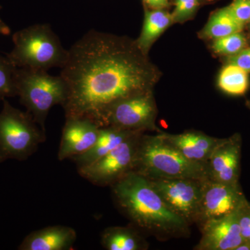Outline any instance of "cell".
<instances>
[{
  "instance_id": "16",
  "label": "cell",
  "mask_w": 250,
  "mask_h": 250,
  "mask_svg": "<svg viewBox=\"0 0 250 250\" xmlns=\"http://www.w3.org/2000/svg\"><path fill=\"white\" fill-rule=\"evenodd\" d=\"M138 133L141 131H130L112 126L100 127L98 139L93 147L83 154L74 156L70 159L75 163L77 169L89 166Z\"/></svg>"
},
{
  "instance_id": "20",
  "label": "cell",
  "mask_w": 250,
  "mask_h": 250,
  "mask_svg": "<svg viewBox=\"0 0 250 250\" xmlns=\"http://www.w3.org/2000/svg\"><path fill=\"white\" fill-rule=\"evenodd\" d=\"M218 85L220 89L229 95H243L248 89V72L236 65L229 63L219 75Z\"/></svg>"
},
{
  "instance_id": "4",
  "label": "cell",
  "mask_w": 250,
  "mask_h": 250,
  "mask_svg": "<svg viewBox=\"0 0 250 250\" xmlns=\"http://www.w3.org/2000/svg\"><path fill=\"white\" fill-rule=\"evenodd\" d=\"M14 47L6 57L17 67L47 70L63 66L68 50L48 24H36L13 35Z\"/></svg>"
},
{
  "instance_id": "10",
  "label": "cell",
  "mask_w": 250,
  "mask_h": 250,
  "mask_svg": "<svg viewBox=\"0 0 250 250\" xmlns=\"http://www.w3.org/2000/svg\"><path fill=\"white\" fill-rule=\"evenodd\" d=\"M246 200L240 184H225L205 179L197 223L202 224L210 219L231 214Z\"/></svg>"
},
{
  "instance_id": "25",
  "label": "cell",
  "mask_w": 250,
  "mask_h": 250,
  "mask_svg": "<svg viewBox=\"0 0 250 250\" xmlns=\"http://www.w3.org/2000/svg\"><path fill=\"white\" fill-rule=\"evenodd\" d=\"M229 12L238 22L244 25L250 21V0H233L227 6Z\"/></svg>"
},
{
  "instance_id": "13",
  "label": "cell",
  "mask_w": 250,
  "mask_h": 250,
  "mask_svg": "<svg viewBox=\"0 0 250 250\" xmlns=\"http://www.w3.org/2000/svg\"><path fill=\"white\" fill-rule=\"evenodd\" d=\"M241 158V137L223 139L207 163L209 178L221 183L239 184Z\"/></svg>"
},
{
  "instance_id": "26",
  "label": "cell",
  "mask_w": 250,
  "mask_h": 250,
  "mask_svg": "<svg viewBox=\"0 0 250 250\" xmlns=\"http://www.w3.org/2000/svg\"><path fill=\"white\" fill-rule=\"evenodd\" d=\"M229 63L241 67L247 72H250V48L243 49L229 59Z\"/></svg>"
},
{
  "instance_id": "11",
  "label": "cell",
  "mask_w": 250,
  "mask_h": 250,
  "mask_svg": "<svg viewBox=\"0 0 250 250\" xmlns=\"http://www.w3.org/2000/svg\"><path fill=\"white\" fill-rule=\"evenodd\" d=\"M238 210L200 224L202 238L194 250H236L244 242L238 223Z\"/></svg>"
},
{
  "instance_id": "23",
  "label": "cell",
  "mask_w": 250,
  "mask_h": 250,
  "mask_svg": "<svg viewBox=\"0 0 250 250\" xmlns=\"http://www.w3.org/2000/svg\"><path fill=\"white\" fill-rule=\"evenodd\" d=\"M238 220L244 242L236 250H250V202L248 200L238 210Z\"/></svg>"
},
{
  "instance_id": "17",
  "label": "cell",
  "mask_w": 250,
  "mask_h": 250,
  "mask_svg": "<svg viewBox=\"0 0 250 250\" xmlns=\"http://www.w3.org/2000/svg\"><path fill=\"white\" fill-rule=\"evenodd\" d=\"M101 244L107 250H144L148 245L134 226L111 227L104 230Z\"/></svg>"
},
{
  "instance_id": "27",
  "label": "cell",
  "mask_w": 250,
  "mask_h": 250,
  "mask_svg": "<svg viewBox=\"0 0 250 250\" xmlns=\"http://www.w3.org/2000/svg\"><path fill=\"white\" fill-rule=\"evenodd\" d=\"M146 3L153 8L161 9L168 5V0H144Z\"/></svg>"
},
{
  "instance_id": "5",
  "label": "cell",
  "mask_w": 250,
  "mask_h": 250,
  "mask_svg": "<svg viewBox=\"0 0 250 250\" xmlns=\"http://www.w3.org/2000/svg\"><path fill=\"white\" fill-rule=\"evenodd\" d=\"M16 93L34 121L45 131V121L51 108L65 103L67 89L62 77L47 71L18 67L15 75Z\"/></svg>"
},
{
  "instance_id": "21",
  "label": "cell",
  "mask_w": 250,
  "mask_h": 250,
  "mask_svg": "<svg viewBox=\"0 0 250 250\" xmlns=\"http://www.w3.org/2000/svg\"><path fill=\"white\" fill-rule=\"evenodd\" d=\"M17 68L7 57L0 55V101L17 96L15 83Z\"/></svg>"
},
{
  "instance_id": "2",
  "label": "cell",
  "mask_w": 250,
  "mask_h": 250,
  "mask_svg": "<svg viewBox=\"0 0 250 250\" xmlns=\"http://www.w3.org/2000/svg\"><path fill=\"white\" fill-rule=\"evenodd\" d=\"M111 188L117 205L138 229L161 238L188 233L190 225L169 208L145 176L133 171Z\"/></svg>"
},
{
  "instance_id": "18",
  "label": "cell",
  "mask_w": 250,
  "mask_h": 250,
  "mask_svg": "<svg viewBox=\"0 0 250 250\" xmlns=\"http://www.w3.org/2000/svg\"><path fill=\"white\" fill-rule=\"evenodd\" d=\"M172 21V15L163 10L146 11L141 36L136 41L140 50L144 54L152 42L170 25Z\"/></svg>"
},
{
  "instance_id": "7",
  "label": "cell",
  "mask_w": 250,
  "mask_h": 250,
  "mask_svg": "<svg viewBox=\"0 0 250 250\" xmlns=\"http://www.w3.org/2000/svg\"><path fill=\"white\" fill-rule=\"evenodd\" d=\"M142 134V132L135 134L101 159L77 169L79 174L93 185L111 187L134 171Z\"/></svg>"
},
{
  "instance_id": "6",
  "label": "cell",
  "mask_w": 250,
  "mask_h": 250,
  "mask_svg": "<svg viewBox=\"0 0 250 250\" xmlns=\"http://www.w3.org/2000/svg\"><path fill=\"white\" fill-rule=\"evenodd\" d=\"M46 141L30 113L14 107L5 99L0 113V164L8 159L27 160Z\"/></svg>"
},
{
  "instance_id": "29",
  "label": "cell",
  "mask_w": 250,
  "mask_h": 250,
  "mask_svg": "<svg viewBox=\"0 0 250 250\" xmlns=\"http://www.w3.org/2000/svg\"></svg>"
},
{
  "instance_id": "14",
  "label": "cell",
  "mask_w": 250,
  "mask_h": 250,
  "mask_svg": "<svg viewBox=\"0 0 250 250\" xmlns=\"http://www.w3.org/2000/svg\"><path fill=\"white\" fill-rule=\"evenodd\" d=\"M76 231L70 227L54 225L32 231L18 247L20 250H69L77 241Z\"/></svg>"
},
{
  "instance_id": "24",
  "label": "cell",
  "mask_w": 250,
  "mask_h": 250,
  "mask_svg": "<svg viewBox=\"0 0 250 250\" xmlns=\"http://www.w3.org/2000/svg\"><path fill=\"white\" fill-rule=\"evenodd\" d=\"M198 5V0H175V7L172 14L173 21L180 22L190 18Z\"/></svg>"
},
{
  "instance_id": "3",
  "label": "cell",
  "mask_w": 250,
  "mask_h": 250,
  "mask_svg": "<svg viewBox=\"0 0 250 250\" xmlns=\"http://www.w3.org/2000/svg\"><path fill=\"white\" fill-rule=\"evenodd\" d=\"M134 172L148 179L209 178L207 163L187 159L160 134H142Z\"/></svg>"
},
{
  "instance_id": "19",
  "label": "cell",
  "mask_w": 250,
  "mask_h": 250,
  "mask_svg": "<svg viewBox=\"0 0 250 250\" xmlns=\"http://www.w3.org/2000/svg\"><path fill=\"white\" fill-rule=\"evenodd\" d=\"M243 26L229 12L228 7H225L212 15L204 29L203 34L206 37L215 40L240 32Z\"/></svg>"
},
{
  "instance_id": "1",
  "label": "cell",
  "mask_w": 250,
  "mask_h": 250,
  "mask_svg": "<svg viewBox=\"0 0 250 250\" xmlns=\"http://www.w3.org/2000/svg\"><path fill=\"white\" fill-rule=\"evenodd\" d=\"M61 69L67 89L65 118H88L100 127L112 105L150 91L153 80L136 42L95 30L71 46Z\"/></svg>"
},
{
  "instance_id": "9",
  "label": "cell",
  "mask_w": 250,
  "mask_h": 250,
  "mask_svg": "<svg viewBox=\"0 0 250 250\" xmlns=\"http://www.w3.org/2000/svg\"><path fill=\"white\" fill-rule=\"evenodd\" d=\"M156 108L150 91L123 99L106 112L103 126L141 131L154 126Z\"/></svg>"
},
{
  "instance_id": "8",
  "label": "cell",
  "mask_w": 250,
  "mask_h": 250,
  "mask_svg": "<svg viewBox=\"0 0 250 250\" xmlns=\"http://www.w3.org/2000/svg\"><path fill=\"white\" fill-rule=\"evenodd\" d=\"M149 179L156 192L174 213L189 225L197 223L204 179Z\"/></svg>"
},
{
  "instance_id": "15",
  "label": "cell",
  "mask_w": 250,
  "mask_h": 250,
  "mask_svg": "<svg viewBox=\"0 0 250 250\" xmlns=\"http://www.w3.org/2000/svg\"><path fill=\"white\" fill-rule=\"evenodd\" d=\"M160 134L187 159L202 163H208L212 153L223 141L197 131H187L179 134Z\"/></svg>"
},
{
  "instance_id": "12",
  "label": "cell",
  "mask_w": 250,
  "mask_h": 250,
  "mask_svg": "<svg viewBox=\"0 0 250 250\" xmlns=\"http://www.w3.org/2000/svg\"><path fill=\"white\" fill-rule=\"evenodd\" d=\"M100 126L86 118H67L62 128L59 161L70 159L90 149L98 139Z\"/></svg>"
},
{
  "instance_id": "22",
  "label": "cell",
  "mask_w": 250,
  "mask_h": 250,
  "mask_svg": "<svg viewBox=\"0 0 250 250\" xmlns=\"http://www.w3.org/2000/svg\"><path fill=\"white\" fill-rule=\"evenodd\" d=\"M246 39L241 31L215 39L212 48L216 53L233 55L244 49Z\"/></svg>"
},
{
  "instance_id": "28",
  "label": "cell",
  "mask_w": 250,
  "mask_h": 250,
  "mask_svg": "<svg viewBox=\"0 0 250 250\" xmlns=\"http://www.w3.org/2000/svg\"><path fill=\"white\" fill-rule=\"evenodd\" d=\"M0 9H1V6H0ZM10 34H11V29H10L9 26L6 25L0 18V34L4 36H9Z\"/></svg>"
}]
</instances>
